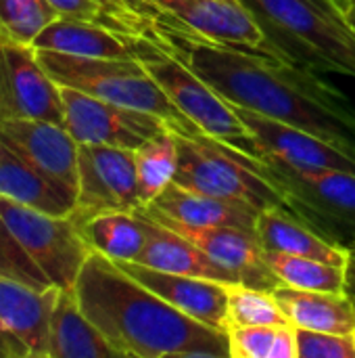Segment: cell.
Here are the masks:
<instances>
[{"label": "cell", "mask_w": 355, "mask_h": 358, "mask_svg": "<svg viewBox=\"0 0 355 358\" xmlns=\"http://www.w3.org/2000/svg\"><path fill=\"white\" fill-rule=\"evenodd\" d=\"M153 31L232 105L308 130L355 157V105L308 65L209 42L163 15Z\"/></svg>", "instance_id": "cell-1"}, {"label": "cell", "mask_w": 355, "mask_h": 358, "mask_svg": "<svg viewBox=\"0 0 355 358\" xmlns=\"http://www.w3.org/2000/svg\"><path fill=\"white\" fill-rule=\"evenodd\" d=\"M73 296L119 357L230 358L228 334L180 313L98 252L84 262Z\"/></svg>", "instance_id": "cell-2"}, {"label": "cell", "mask_w": 355, "mask_h": 358, "mask_svg": "<svg viewBox=\"0 0 355 358\" xmlns=\"http://www.w3.org/2000/svg\"><path fill=\"white\" fill-rule=\"evenodd\" d=\"M44 71L59 84L90 96L161 117L176 134H203L163 92L138 59H94L36 48Z\"/></svg>", "instance_id": "cell-3"}, {"label": "cell", "mask_w": 355, "mask_h": 358, "mask_svg": "<svg viewBox=\"0 0 355 358\" xmlns=\"http://www.w3.org/2000/svg\"><path fill=\"white\" fill-rule=\"evenodd\" d=\"M178 136V170L174 185L188 191L243 201L259 212L287 206L285 193L268 172L264 159H255L207 134Z\"/></svg>", "instance_id": "cell-4"}, {"label": "cell", "mask_w": 355, "mask_h": 358, "mask_svg": "<svg viewBox=\"0 0 355 358\" xmlns=\"http://www.w3.org/2000/svg\"><path fill=\"white\" fill-rule=\"evenodd\" d=\"M272 31V42L280 38L301 50V61L320 69L341 71L355 78V31L343 13L328 0H243ZM295 59V57H293ZM297 61V59H295Z\"/></svg>", "instance_id": "cell-5"}, {"label": "cell", "mask_w": 355, "mask_h": 358, "mask_svg": "<svg viewBox=\"0 0 355 358\" xmlns=\"http://www.w3.org/2000/svg\"><path fill=\"white\" fill-rule=\"evenodd\" d=\"M151 36L157 40V48L149 57L140 59V63L174 101V105L203 134L222 141L255 159H262V151L249 128L239 117L234 105L226 101L195 69H190L178 55H174L153 29Z\"/></svg>", "instance_id": "cell-6"}, {"label": "cell", "mask_w": 355, "mask_h": 358, "mask_svg": "<svg viewBox=\"0 0 355 358\" xmlns=\"http://www.w3.org/2000/svg\"><path fill=\"white\" fill-rule=\"evenodd\" d=\"M285 193L287 208L328 241L355 248V172L301 170L266 162Z\"/></svg>", "instance_id": "cell-7"}, {"label": "cell", "mask_w": 355, "mask_h": 358, "mask_svg": "<svg viewBox=\"0 0 355 358\" xmlns=\"http://www.w3.org/2000/svg\"><path fill=\"white\" fill-rule=\"evenodd\" d=\"M0 216L50 283L73 289L84 262L92 254L75 220L44 214L6 197H0Z\"/></svg>", "instance_id": "cell-8"}, {"label": "cell", "mask_w": 355, "mask_h": 358, "mask_svg": "<svg viewBox=\"0 0 355 358\" xmlns=\"http://www.w3.org/2000/svg\"><path fill=\"white\" fill-rule=\"evenodd\" d=\"M144 4L155 15L159 13L209 42L293 61L270 40L257 15L243 0H144Z\"/></svg>", "instance_id": "cell-9"}, {"label": "cell", "mask_w": 355, "mask_h": 358, "mask_svg": "<svg viewBox=\"0 0 355 358\" xmlns=\"http://www.w3.org/2000/svg\"><path fill=\"white\" fill-rule=\"evenodd\" d=\"M77 201L71 218L82 224L107 212L142 210L132 149L111 145H80Z\"/></svg>", "instance_id": "cell-10"}, {"label": "cell", "mask_w": 355, "mask_h": 358, "mask_svg": "<svg viewBox=\"0 0 355 358\" xmlns=\"http://www.w3.org/2000/svg\"><path fill=\"white\" fill-rule=\"evenodd\" d=\"M65 128L80 145H111L136 151L149 138L169 128L161 117L121 107L82 90L59 86Z\"/></svg>", "instance_id": "cell-11"}, {"label": "cell", "mask_w": 355, "mask_h": 358, "mask_svg": "<svg viewBox=\"0 0 355 358\" xmlns=\"http://www.w3.org/2000/svg\"><path fill=\"white\" fill-rule=\"evenodd\" d=\"M21 117L63 124L61 88L40 65L33 46L0 31V124Z\"/></svg>", "instance_id": "cell-12"}, {"label": "cell", "mask_w": 355, "mask_h": 358, "mask_svg": "<svg viewBox=\"0 0 355 358\" xmlns=\"http://www.w3.org/2000/svg\"><path fill=\"white\" fill-rule=\"evenodd\" d=\"M144 214L163 222L165 227L178 231L197 248H201L216 264L232 273L239 283L274 292L280 283L276 273L266 260V250L262 248L257 233L239 227H186L174 222L151 208H142Z\"/></svg>", "instance_id": "cell-13"}, {"label": "cell", "mask_w": 355, "mask_h": 358, "mask_svg": "<svg viewBox=\"0 0 355 358\" xmlns=\"http://www.w3.org/2000/svg\"><path fill=\"white\" fill-rule=\"evenodd\" d=\"M239 117L253 134L264 162H276L301 170H347L355 172V157L333 143L297 126L266 117L234 105Z\"/></svg>", "instance_id": "cell-14"}, {"label": "cell", "mask_w": 355, "mask_h": 358, "mask_svg": "<svg viewBox=\"0 0 355 358\" xmlns=\"http://www.w3.org/2000/svg\"><path fill=\"white\" fill-rule=\"evenodd\" d=\"M42 50H56L94 59H144L157 48V40L142 34H128L109 25L59 17L31 44Z\"/></svg>", "instance_id": "cell-15"}, {"label": "cell", "mask_w": 355, "mask_h": 358, "mask_svg": "<svg viewBox=\"0 0 355 358\" xmlns=\"http://www.w3.org/2000/svg\"><path fill=\"white\" fill-rule=\"evenodd\" d=\"M0 141L38 170L77 191L80 143L65 124L31 117L8 120L0 124Z\"/></svg>", "instance_id": "cell-16"}, {"label": "cell", "mask_w": 355, "mask_h": 358, "mask_svg": "<svg viewBox=\"0 0 355 358\" xmlns=\"http://www.w3.org/2000/svg\"><path fill=\"white\" fill-rule=\"evenodd\" d=\"M128 275L190 319L228 334V283L161 273L138 262H117Z\"/></svg>", "instance_id": "cell-17"}, {"label": "cell", "mask_w": 355, "mask_h": 358, "mask_svg": "<svg viewBox=\"0 0 355 358\" xmlns=\"http://www.w3.org/2000/svg\"><path fill=\"white\" fill-rule=\"evenodd\" d=\"M61 287L38 289L0 277V323L13 334L31 358H50V319Z\"/></svg>", "instance_id": "cell-18"}, {"label": "cell", "mask_w": 355, "mask_h": 358, "mask_svg": "<svg viewBox=\"0 0 355 358\" xmlns=\"http://www.w3.org/2000/svg\"><path fill=\"white\" fill-rule=\"evenodd\" d=\"M0 197L52 216H71L77 191L38 170L0 141Z\"/></svg>", "instance_id": "cell-19"}, {"label": "cell", "mask_w": 355, "mask_h": 358, "mask_svg": "<svg viewBox=\"0 0 355 358\" xmlns=\"http://www.w3.org/2000/svg\"><path fill=\"white\" fill-rule=\"evenodd\" d=\"M144 218L146 229V243L140 256L136 258L138 264L161 271V273H174V275H186V277H199L209 281H220L234 285L239 279L216 264L201 248H197L192 241H188L178 231L165 227L163 222L151 218L142 210H138Z\"/></svg>", "instance_id": "cell-20"}, {"label": "cell", "mask_w": 355, "mask_h": 358, "mask_svg": "<svg viewBox=\"0 0 355 358\" xmlns=\"http://www.w3.org/2000/svg\"><path fill=\"white\" fill-rule=\"evenodd\" d=\"M257 239L266 252L316 258L337 266H349L352 250L337 245L297 218L287 206L266 208L257 216Z\"/></svg>", "instance_id": "cell-21"}, {"label": "cell", "mask_w": 355, "mask_h": 358, "mask_svg": "<svg viewBox=\"0 0 355 358\" xmlns=\"http://www.w3.org/2000/svg\"><path fill=\"white\" fill-rule=\"evenodd\" d=\"M146 208L186 227H239L255 231L259 216V210L249 203L188 191L174 182Z\"/></svg>", "instance_id": "cell-22"}, {"label": "cell", "mask_w": 355, "mask_h": 358, "mask_svg": "<svg viewBox=\"0 0 355 358\" xmlns=\"http://www.w3.org/2000/svg\"><path fill=\"white\" fill-rule=\"evenodd\" d=\"M272 294L295 327L326 334L355 331V304L347 292H310L278 285Z\"/></svg>", "instance_id": "cell-23"}, {"label": "cell", "mask_w": 355, "mask_h": 358, "mask_svg": "<svg viewBox=\"0 0 355 358\" xmlns=\"http://www.w3.org/2000/svg\"><path fill=\"white\" fill-rule=\"evenodd\" d=\"M50 358H119L94 323L82 313L73 289H61L50 319Z\"/></svg>", "instance_id": "cell-24"}, {"label": "cell", "mask_w": 355, "mask_h": 358, "mask_svg": "<svg viewBox=\"0 0 355 358\" xmlns=\"http://www.w3.org/2000/svg\"><path fill=\"white\" fill-rule=\"evenodd\" d=\"M77 227L92 252H98L113 262H136L146 243V229L140 212H107Z\"/></svg>", "instance_id": "cell-25"}, {"label": "cell", "mask_w": 355, "mask_h": 358, "mask_svg": "<svg viewBox=\"0 0 355 358\" xmlns=\"http://www.w3.org/2000/svg\"><path fill=\"white\" fill-rule=\"evenodd\" d=\"M138 193L142 208L151 206L172 182L178 170V136L172 128H163L134 151Z\"/></svg>", "instance_id": "cell-26"}, {"label": "cell", "mask_w": 355, "mask_h": 358, "mask_svg": "<svg viewBox=\"0 0 355 358\" xmlns=\"http://www.w3.org/2000/svg\"><path fill=\"white\" fill-rule=\"evenodd\" d=\"M266 260L282 285L310 292H347V266L278 252H266Z\"/></svg>", "instance_id": "cell-27"}, {"label": "cell", "mask_w": 355, "mask_h": 358, "mask_svg": "<svg viewBox=\"0 0 355 358\" xmlns=\"http://www.w3.org/2000/svg\"><path fill=\"white\" fill-rule=\"evenodd\" d=\"M230 358H297L295 325H249L228 331Z\"/></svg>", "instance_id": "cell-28"}, {"label": "cell", "mask_w": 355, "mask_h": 358, "mask_svg": "<svg viewBox=\"0 0 355 358\" xmlns=\"http://www.w3.org/2000/svg\"><path fill=\"white\" fill-rule=\"evenodd\" d=\"M228 321L230 329L249 325H293L272 292L245 283L228 285Z\"/></svg>", "instance_id": "cell-29"}, {"label": "cell", "mask_w": 355, "mask_h": 358, "mask_svg": "<svg viewBox=\"0 0 355 358\" xmlns=\"http://www.w3.org/2000/svg\"><path fill=\"white\" fill-rule=\"evenodd\" d=\"M59 17L48 0H0V31L21 44L31 46Z\"/></svg>", "instance_id": "cell-30"}, {"label": "cell", "mask_w": 355, "mask_h": 358, "mask_svg": "<svg viewBox=\"0 0 355 358\" xmlns=\"http://www.w3.org/2000/svg\"><path fill=\"white\" fill-rule=\"evenodd\" d=\"M0 277L38 287V289H46L52 285L50 279L31 260V256L23 250V245L13 235V231L2 220V216H0Z\"/></svg>", "instance_id": "cell-31"}, {"label": "cell", "mask_w": 355, "mask_h": 358, "mask_svg": "<svg viewBox=\"0 0 355 358\" xmlns=\"http://www.w3.org/2000/svg\"><path fill=\"white\" fill-rule=\"evenodd\" d=\"M297 358H355L354 334H326L295 327Z\"/></svg>", "instance_id": "cell-32"}, {"label": "cell", "mask_w": 355, "mask_h": 358, "mask_svg": "<svg viewBox=\"0 0 355 358\" xmlns=\"http://www.w3.org/2000/svg\"><path fill=\"white\" fill-rule=\"evenodd\" d=\"M48 2L52 4V8L61 17L82 19V21H90V23H100V25H109V27H115V29L134 34L117 17H113L98 0H48Z\"/></svg>", "instance_id": "cell-33"}, {"label": "cell", "mask_w": 355, "mask_h": 358, "mask_svg": "<svg viewBox=\"0 0 355 358\" xmlns=\"http://www.w3.org/2000/svg\"><path fill=\"white\" fill-rule=\"evenodd\" d=\"M113 17H117L130 31L149 34L155 25V13L140 0H98Z\"/></svg>", "instance_id": "cell-34"}, {"label": "cell", "mask_w": 355, "mask_h": 358, "mask_svg": "<svg viewBox=\"0 0 355 358\" xmlns=\"http://www.w3.org/2000/svg\"><path fill=\"white\" fill-rule=\"evenodd\" d=\"M0 358H29L25 346L13 334H8L2 323H0Z\"/></svg>", "instance_id": "cell-35"}, {"label": "cell", "mask_w": 355, "mask_h": 358, "mask_svg": "<svg viewBox=\"0 0 355 358\" xmlns=\"http://www.w3.org/2000/svg\"><path fill=\"white\" fill-rule=\"evenodd\" d=\"M347 294H355V248L352 250V258H349V266H347Z\"/></svg>", "instance_id": "cell-36"}, {"label": "cell", "mask_w": 355, "mask_h": 358, "mask_svg": "<svg viewBox=\"0 0 355 358\" xmlns=\"http://www.w3.org/2000/svg\"><path fill=\"white\" fill-rule=\"evenodd\" d=\"M343 17H345V21L352 25V29L355 31V0H347V4L343 8Z\"/></svg>", "instance_id": "cell-37"}, {"label": "cell", "mask_w": 355, "mask_h": 358, "mask_svg": "<svg viewBox=\"0 0 355 358\" xmlns=\"http://www.w3.org/2000/svg\"><path fill=\"white\" fill-rule=\"evenodd\" d=\"M331 4H335L341 13H343V8H345V4H347V0H328Z\"/></svg>", "instance_id": "cell-38"}, {"label": "cell", "mask_w": 355, "mask_h": 358, "mask_svg": "<svg viewBox=\"0 0 355 358\" xmlns=\"http://www.w3.org/2000/svg\"><path fill=\"white\" fill-rule=\"evenodd\" d=\"M352 298H354V304H355V294H354V296H352Z\"/></svg>", "instance_id": "cell-39"}, {"label": "cell", "mask_w": 355, "mask_h": 358, "mask_svg": "<svg viewBox=\"0 0 355 358\" xmlns=\"http://www.w3.org/2000/svg\"><path fill=\"white\" fill-rule=\"evenodd\" d=\"M354 344H355V331H354Z\"/></svg>", "instance_id": "cell-40"}, {"label": "cell", "mask_w": 355, "mask_h": 358, "mask_svg": "<svg viewBox=\"0 0 355 358\" xmlns=\"http://www.w3.org/2000/svg\"><path fill=\"white\" fill-rule=\"evenodd\" d=\"M140 2H142V4H144V0H140ZM144 6H146V4H144Z\"/></svg>", "instance_id": "cell-41"}]
</instances>
